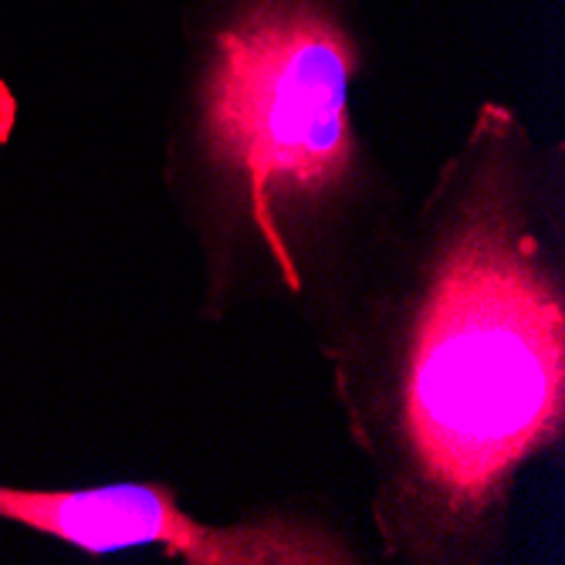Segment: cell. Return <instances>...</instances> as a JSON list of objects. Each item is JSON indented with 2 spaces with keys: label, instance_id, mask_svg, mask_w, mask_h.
Masks as SVG:
<instances>
[{
  "label": "cell",
  "instance_id": "1",
  "mask_svg": "<svg viewBox=\"0 0 565 565\" xmlns=\"http://www.w3.org/2000/svg\"><path fill=\"white\" fill-rule=\"evenodd\" d=\"M562 403V295L491 173L440 254L406 355L403 430L440 515H484L555 440Z\"/></svg>",
  "mask_w": 565,
  "mask_h": 565
},
{
  "label": "cell",
  "instance_id": "2",
  "mask_svg": "<svg viewBox=\"0 0 565 565\" xmlns=\"http://www.w3.org/2000/svg\"><path fill=\"white\" fill-rule=\"evenodd\" d=\"M359 44L335 0H231L207 34L200 136L288 288H298L278 214L322 200L355 170L349 88Z\"/></svg>",
  "mask_w": 565,
  "mask_h": 565
},
{
  "label": "cell",
  "instance_id": "3",
  "mask_svg": "<svg viewBox=\"0 0 565 565\" xmlns=\"http://www.w3.org/2000/svg\"><path fill=\"white\" fill-rule=\"evenodd\" d=\"M0 519L58 539L85 555L160 548L190 565H345L352 552L316 525L268 515L207 525L180 508L167 484L34 491L0 484Z\"/></svg>",
  "mask_w": 565,
  "mask_h": 565
}]
</instances>
